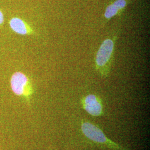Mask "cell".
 Instances as JSON below:
<instances>
[{
	"instance_id": "3957f363",
	"label": "cell",
	"mask_w": 150,
	"mask_h": 150,
	"mask_svg": "<svg viewBox=\"0 0 150 150\" xmlns=\"http://www.w3.org/2000/svg\"><path fill=\"white\" fill-rule=\"evenodd\" d=\"M11 90L18 96L23 97L27 101L33 92L32 83L26 75L21 72H16L10 80Z\"/></svg>"
},
{
	"instance_id": "6da1fadb",
	"label": "cell",
	"mask_w": 150,
	"mask_h": 150,
	"mask_svg": "<svg viewBox=\"0 0 150 150\" xmlns=\"http://www.w3.org/2000/svg\"><path fill=\"white\" fill-rule=\"evenodd\" d=\"M81 130L86 137L91 141L103 145L108 149L115 150H126L120 145L107 138L103 132L97 126L88 121H83L81 124Z\"/></svg>"
},
{
	"instance_id": "277c9868",
	"label": "cell",
	"mask_w": 150,
	"mask_h": 150,
	"mask_svg": "<svg viewBox=\"0 0 150 150\" xmlns=\"http://www.w3.org/2000/svg\"><path fill=\"white\" fill-rule=\"evenodd\" d=\"M82 105L87 112L93 116H100L103 113L101 99L95 95L90 94L82 100Z\"/></svg>"
},
{
	"instance_id": "8992f818",
	"label": "cell",
	"mask_w": 150,
	"mask_h": 150,
	"mask_svg": "<svg viewBox=\"0 0 150 150\" xmlns=\"http://www.w3.org/2000/svg\"><path fill=\"white\" fill-rule=\"evenodd\" d=\"M126 5L127 1L126 0H116L112 4L107 6L104 14L105 17L109 20L123 10Z\"/></svg>"
},
{
	"instance_id": "5b68a950",
	"label": "cell",
	"mask_w": 150,
	"mask_h": 150,
	"mask_svg": "<svg viewBox=\"0 0 150 150\" xmlns=\"http://www.w3.org/2000/svg\"><path fill=\"white\" fill-rule=\"evenodd\" d=\"M11 30L17 34L21 35H32L34 31L27 23L19 17H13L9 22Z\"/></svg>"
},
{
	"instance_id": "7a4b0ae2",
	"label": "cell",
	"mask_w": 150,
	"mask_h": 150,
	"mask_svg": "<svg viewBox=\"0 0 150 150\" xmlns=\"http://www.w3.org/2000/svg\"><path fill=\"white\" fill-rule=\"evenodd\" d=\"M114 51V41L107 38L102 42L97 53L95 62L97 70L103 77H107Z\"/></svg>"
},
{
	"instance_id": "52a82bcc",
	"label": "cell",
	"mask_w": 150,
	"mask_h": 150,
	"mask_svg": "<svg viewBox=\"0 0 150 150\" xmlns=\"http://www.w3.org/2000/svg\"><path fill=\"white\" fill-rule=\"evenodd\" d=\"M4 22V16L2 12L0 10V25H2Z\"/></svg>"
}]
</instances>
